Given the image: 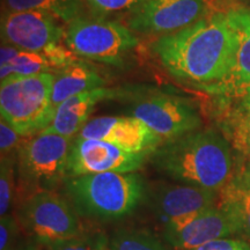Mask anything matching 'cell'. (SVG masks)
Returning <instances> with one entry per match:
<instances>
[{
  "label": "cell",
  "mask_w": 250,
  "mask_h": 250,
  "mask_svg": "<svg viewBox=\"0 0 250 250\" xmlns=\"http://www.w3.org/2000/svg\"><path fill=\"white\" fill-rule=\"evenodd\" d=\"M151 49L170 76L206 90L229 72L236 36L226 12H214L189 27L160 36Z\"/></svg>",
  "instance_id": "obj_1"
},
{
  "label": "cell",
  "mask_w": 250,
  "mask_h": 250,
  "mask_svg": "<svg viewBox=\"0 0 250 250\" xmlns=\"http://www.w3.org/2000/svg\"><path fill=\"white\" fill-rule=\"evenodd\" d=\"M152 164L177 182L220 191L235 173L233 149L220 131L196 130L164 142Z\"/></svg>",
  "instance_id": "obj_2"
},
{
  "label": "cell",
  "mask_w": 250,
  "mask_h": 250,
  "mask_svg": "<svg viewBox=\"0 0 250 250\" xmlns=\"http://www.w3.org/2000/svg\"><path fill=\"white\" fill-rule=\"evenodd\" d=\"M65 195L80 217L117 220L132 214L146 196L137 173H100L66 177Z\"/></svg>",
  "instance_id": "obj_3"
},
{
  "label": "cell",
  "mask_w": 250,
  "mask_h": 250,
  "mask_svg": "<svg viewBox=\"0 0 250 250\" xmlns=\"http://www.w3.org/2000/svg\"><path fill=\"white\" fill-rule=\"evenodd\" d=\"M55 72L11 78L0 85V114L20 136L31 137L51 124Z\"/></svg>",
  "instance_id": "obj_4"
},
{
  "label": "cell",
  "mask_w": 250,
  "mask_h": 250,
  "mask_svg": "<svg viewBox=\"0 0 250 250\" xmlns=\"http://www.w3.org/2000/svg\"><path fill=\"white\" fill-rule=\"evenodd\" d=\"M134 31L120 21L99 17H83L67 24L64 44L79 58L121 66L138 45Z\"/></svg>",
  "instance_id": "obj_5"
},
{
  "label": "cell",
  "mask_w": 250,
  "mask_h": 250,
  "mask_svg": "<svg viewBox=\"0 0 250 250\" xmlns=\"http://www.w3.org/2000/svg\"><path fill=\"white\" fill-rule=\"evenodd\" d=\"M72 142L61 134L46 132L24 138L18 148L15 164L19 181L28 196L64 183Z\"/></svg>",
  "instance_id": "obj_6"
},
{
  "label": "cell",
  "mask_w": 250,
  "mask_h": 250,
  "mask_svg": "<svg viewBox=\"0 0 250 250\" xmlns=\"http://www.w3.org/2000/svg\"><path fill=\"white\" fill-rule=\"evenodd\" d=\"M131 100V116L147 125L162 142L179 138L199 130L202 120L186 100L161 92H136L122 89V96Z\"/></svg>",
  "instance_id": "obj_7"
},
{
  "label": "cell",
  "mask_w": 250,
  "mask_h": 250,
  "mask_svg": "<svg viewBox=\"0 0 250 250\" xmlns=\"http://www.w3.org/2000/svg\"><path fill=\"white\" fill-rule=\"evenodd\" d=\"M18 217L24 230L42 245L85 232L80 215L68 199L52 190L27 196L20 205Z\"/></svg>",
  "instance_id": "obj_8"
},
{
  "label": "cell",
  "mask_w": 250,
  "mask_h": 250,
  "mask_svg": "<svg viewBox=\"0 0 250 250\" xmlns=\"http://www.w3.org/2000/svg\"><path fill=\"white\" fill-rule=\"evenodd\" d=\"M61 22L43 11L1 12V43L28 51L43 52L64 41L65 29Z\"/></svg>",
  "instance_id": "obj_9"
},
{
  "label": "cell",
  "mask_w": 250,
  "mask_h": 250,
  "mask_svg": "<svg viewBox=\"0 0 250 250\" xmlns=\"http://www.w3.org/2000/svg\"><path fill=\"white\" fill-rule=\"evenodd\" d=\"M147 154L125 152L100 139L76 137L72 142L67 162V177L100 173H136L143 167Z\"/></svg>",
  "instance_id": "obj_10"
},
{
  "label": "cell",
  "mask_w": 250,
  "mask_h": 250,
  "mask_svg": "<svg viewBox=\"0 0 250 250\" xmlns=\"http://www.w3.org/2000/svg\"><path fill=\"white\" fill-rule=\"evenodd\" d=\"M205 0H147L130 15L129 28L145 35H168L205 15Z\"/></svg>",
  "instance_id": "obj_11"
},
{
  "label": "cell",
  "mask_w": 250,
  "mask_h": 250,
  "mask_svg": "<svg viewBox=\"0 0 250 250\" xmlns=\"http://www.w3.org/2000/svg\"><path fill=\"white\" fill-rule=\"evenodd\" d=\"M77 137L100 139L125 152L147 154L161 145L162 139L142 121L133 116H100L92 118Z\"/></svg>",
  "instance_id": "obj_12"
},
{
  "label": "cell",
  "mask_w": 250,
  "mask_h": 250,
  "mask_svg": "<svg viewBox=\"0 0 250 250\" xmlns=\"http://www.w3.org/2000/svg\"><path fill=\"white\" fill-rule=\"evenodd\" d=\"M225 12L236 36L235 56L224 80L206 92L220 98H242L250 94V8L234 6Z\"/></svg>",
  "instance_id": "obj_13"
},
{
  "label": "cell",
  "mask_w": 250,
  "mask_h": 250,
  "mask_svg": "<svg viewBox=\"0 0 250 250\" xmlns=\"http://www.w3.org/2000/svg\"><path fill=\"white\" fill-rule=\"evenodd\" d=\"M242 233L232 214L218 205L198 213L176 230H164L166 241L176 250H192L214 240Z\"/></svg>",
  "instance_id": "obj_14"
},
{
  "label": "cell",
  "mask_w": 250,
  "mask_h": 250,
  "mask_svg": "<svg viewBox=\"0 0 250 250\" xmlns=\"http://www.w3.org/2000/svg\"><path fill=\"white\" fill-rule=\"evenodd\" d=\"M151 197L156 214L165 221L166 226L217 205L219 191L190 184H162Z\"/></svg>",
  "instance_id": "obj_15"
},
{
  "label": "cell",
  "mask_w": 250,
  "mask_h": 250,
  "mask_svg": "<svg viewBox=\"0 0 250 250\" xmlns=\"http://www.w3.org/2000/svg\"><path fill=\"white\" fill-rule=\"evenodd\" d=\"M121 96L122 89L107 87H100L72 96L58 105L51 124L42 132L57 133L74 139L88 122V117L99 102L103 100L121 99Z\"/></svg>",
  "instance_id": "obj_16"
},
{
  "label": "cell",
  "mask_w": 250,
  "mask_h": 250,
  "mask_svg": "<svg viewBox=\"0 0 250 250\" xmlns=\"http://www.w3.org/2000/svg\"><path fill=\"white\" fill-rule=\"evenodd\" d=\"M217 124L241 161H250V96L221 98Z\"/></svg>",
  "instance_id": "obj_17"
},
{
  "label": "cell",
  "mask_w": 250,
  "mask_h": 250,
  "mask_svg": "<svg viewBox=\"0 0 250 250\" xmlns=\"http://www.w3.org/2000/svg\"><path fill=\"white\" fill-rule=\"evenodd\" d=\"M104 78L95 70V67L79 59L59 68L55 72L51 94V108L54 116L56 109L65 100L78 94L104 87Z\"/></svg>",
  "instance_id": "obj_18"
},
{
  "label": "cell",
  "mask_w": 250,
  "mask_h": 250,
  "mask_svg": "<svg viewBox=\"0 0 250 250\" xmlns=\"http://www.w3.org/2000/svg\"><path fill=\"white\" fill-rule=\"evenodd\" d=\"M0 79L31 77L48 72H56L51 61L43 52L28 51L1 43L0 49Z\"/></svg>",
  "instance_id": "obj_19"
},
{
  "label": "cell",
  "mask_w": 250,
  "mask_h": 250,
  "mask_svg": "<svg viewBox=\"0 0 250 250\" xmlns=\"http://www.w3.org/2000/svg\"><path fill=\"white\" fill-rule=\"evenodd\" d=\"M2 12L43 11L52 14L65 24L88 15L83 0H1Z\"/></svg>",
  "instance_id": "obj_20"
},
{
  "label": "cell",
  "mask_w": 250,
  "mask_h": 250,
  "mask_svg": "<svg viewBox=\"0 0 250 250\" xmlns=\"http://www.w3.org/2000/svg\"><path fill=\"white\" fill-rule=\"evenodd\" d=\"M217 205L232 214L242 233L250 237V188L232 179L219 191Z\"/></svg>",
  "instance_id": "obj_21"
},
{
  "label": "cell",
  "mask_w": 250,
  "mask_h": 250,
  "mask_svg": "<svg viewBox=\"0 0 250 250\" xmlns=\"http://www.w3.org/2000/svg\"><path fill=\"white\" fill-rule=\"evenodd\" d=\"M109 250H168L148 230L122 228L109 239Z\"/></svg>",
  "instance_id": "obj_22"
},
{
  "label": "cell",
  "mask_w": 250,
  "mask_h": 250,
  "mask_svg": "<svg viewBox=\"0 0 250 250\" xmlns=\"http://www.w3.org/2000/svg\"><path fill=\"white\" fill-rule=\"evenodd\" d=\"M43 246L44 250H109V239L101 230H85L77 236Z\"/></svg>",
  "instance_id": "obj_23"
},
{
  "label": "cell",
  "mask_w": 250,
  "mask_h": 250,
  "mask_svg": "<svg viewBox=\"0 0 250 250\" xmlns=\"http://www.w3.org/2000/svg\"><path fill=\"white\" fill-rule=\"evenodd\" d=\"M92 15L108 19L115 15H132L147 0H83Z\"/></svg>",
  "instance_id": "obj_24"
},
{
  "label": "cell",
  "mask_w": 250,
  "mask_h": 250,
  "mask_svg": "<svg viewBox=\"0 0 250 250\" xmlns=\"http://www.w3.org/2000/svg\"><path fill=\"white\" fill-rule=\"evenodd\" d=\"M15 156L1 158V168H0V214L1 217L8 214V210L12 205L15 191Z\"/></svg>",
  "instance_id": "obj_25"
},
{
  "label": "cell",
  "mask_w": 250,
  "mask_h": 250,
  "mask_svg": "<svg viewBox=\"0 0 250 250\" xmlns=\"http://www.w3.org/2000/svg\"><path fill=\"white\" fill-rule=\"evenodd\" d=\"M24 140L5 120L0 121V151L1 158L17 155L18 148Z\"/></svg>",
  "instance_id": "obj_26"
},
{
  "label": "cell",
  "mask_w": 250,
  "mask_h": 250,
  "mask_svg": "<svg viewBox=\"0 0 250 250\" xmlns=\"http://www.w3.org/2000/svg\"><path fill=\"white\" fill-rule=\"evenodd\" d=\"M0 250H11L15 236L19 232V224L13 215L6 214L0 221Z\"/></svg>",
  "instance_id": "obj_27"
},
{
  "label": "cell",
  "mask_w": 250,
  "mask_h": 250,
  "mask_svg": "<svg viewBox=\"0 0 250 250\" xmlns=\"http://www.w3.org/2000/svg\"><path fill=\"white\" fill-rule=\"evenodd\" d=\"M192 250H250V242L242 239L225 237L205 243Z\"/></svg>",
  "instance_id": "obj_28"
},
{
  "label": "cell",
  "mask_w": 250,
  "mask_h": 250,
  "mask_svg": "<svg viewBox=\"0 0 250 250\" xmlns=\"http://www.w3.org/2000/svg\"><path fill=\"white\" fill-rule=\"evenodd\" d=\"M233 179L242 186L250 188V161H241L239 167L235 168Z\"/></svg>",
  "instance_id": "obj_29"
},
{
  "label": "cell",
  "mask_w": 250,
  "mask_h": 250,
  "mask_svg": "<svg viewBox=\"0 0 250 250\" xmlns=\"http://www.w3.org/2000/svg\"><path fill=\"white\" fill-rule=\"evenodd\" d=\"M19 250H37V248L34 246H28V247H24V248H21Z\"/></svg>",
  "instance_id": "obj_30"
},
{
  "label": "cell",
  "mask_w": 250,
  "mask_h": 250,
  "mask_svg": "<svg viewBox=\"0 0 250 250\" xmlns=\"http://www.w3.org/2000/svg\"><path fill=\"white\" fill-rule=\"evenodd\" d=\"M248 96H250V94H249V95H248Z\"/></svg>",
  "instance_id": "obj_31"
}]
</instances>
